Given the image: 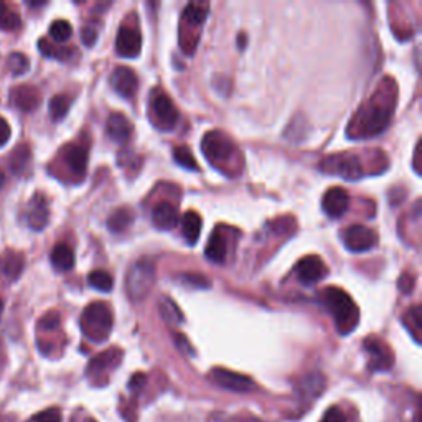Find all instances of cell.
I'll list each match as a JSON object with an SVG mask.
<instances>
[{
  "mask_svg": "<svg viewBox=\"0 0 422 422\" xmlns=\"http://www.w3.org/2000/svg\"><path fill=\"white\" fill-rule=\"evenodd\" d=\"M71 35H73V28H71L70 22L55 20L50 25V37L56 43H63L66 40H70Z\"/></svg>",
  "mask_w": 422,
  "mask_h": 422,
  "instance_id": "obj_36",
  "label": "cell"
},
{
  "mask_svg": "<svg viewBox=\"0 0 422 422\" xmlns=\"http://www.w3.org/2000/svg\"><path fill=\"white\" fill-rule=\"evenodd\" d=\"M35 422H61V412L56 407H51V409L40 412L35 417Z\"/></svg>",
  "mask_w": 422,
  "mask_h": 422,
  "instance_id": "obj_40",
  "label": "cell"
},
{
  "mask_svg": "<svg viewBox=\"0 0 422 422\" xmlns=\"http://www.w3.org/2000/svg\"><path fill=\"white\" fill-rule=\"evenodd\" d=\"M181 233L190 246H193L198 241L201 233V217L195 211H186L181 218Z\"/></svg>",
  "mask_w": 422,
  "mask_h": 422,
  "instance_id": "obj_25",
  "label": "cell"
},
{
  "mask_svg": "<svg viewBox=\"0 0 422 422\" xmlns=\"http://www.w3.org/2000/svg\"><path fill=\"white\" fill-rule=\"evenodd\" d=\"M111 86L119 96L132 99L139 89L137 75L127 66H117L111 75Z\"/></svg>",
  "mask_w": 422,
  "mask_h": 422,
  "instance_id": "obj_15",
  "label": "cell"
},
{
  "mask_svg": "<svg viewBox=\"0 0 422 422\" xmlns=\"http://www.w3.org/2000/svg\"><path fill=\"white\" fill-rule=\"evenodd\" d=\"M11 126H8V122L0 116V147H4L6 143L11 141Z\"/></svg>",
  "mask_w": 422,
  "mask_h": 422,
  "instance_id": "obj_43",
  "label": "cell"
},
{
  "mask_svg": "<svg viewBox=\"0 0 422 422\" xmlns=\"http://www.w3.org/2000/svg\"><path fill=\"white\" fill-rule=\"evenodd\" d=\"M151 119L158 131H172L179 122V111L172 99L162 91L153 93L151 99Z\"/></svg>",
  "mask_w": 422,
  "mask_h": 422,
  "instance_id": "obj_6",
  "label": "cell"
},
{
  "mask_svg": "<svg viewBox=\"0 0 422 422\" xmlns=\"http://www.w3.org/2000/svg\"><path fill=\"white\" fill-rule=\"evenodd\" d=\"M134 222V213L129 208H119L108 219V228L113 233H122L124 229H127Z\"/></svg>",
  "mask_w": 422,
  "mask_h": 422,
  "instance_id": "obj_26",
  "label": "cell"
},
{
  "mask_svg": "<svg viewBox=\"0 0 422 422\" xmlns=\"http://www.w3.org/2000/svg\"><path fill=\"white\" fill-rule=\"evenodd\" d=\"M364 350L371 357V362H369V369L371 371H386V369L392 366L395 358H392L391 350L378 338L364 340Z\"/></svg>",
  "mask_w": 422,
  "mask_h": 422,
  "instance_id": "obj_13",
  "label": "cell"
},
{
  "mask_svg": "<svg viewBox=\"0 0 422 422\" xmlns=\"http://www.w3.org/2000/svg\"><path fill=\"white\" fill-rule=\"evenodd\" d=\"M38 48H40L43 56H46V58H53V60H60V61L70 60L71 56L75 55L73 48H58V46L51 45L46 38H40V41H38Z\"/></svg>",
  "mask_w": 422,
  "mask_h": 422,
  "instance_id": "obj_29",
  "label": "cell"
},
{
  "mask_svg": "<svg viewBox=\"0 0 422 422\" xmlns=\"http://www.w3.org/2000/svg\"><path fill=\"white\" fill-rule=\"evenodd\" d=\"M153 282H155V264L152 259L142 257L134 262L126 277V289L129 299L142 302L151 294Z\"/></svg>",
  "mask_w": 422,
  "mask_h": 422,
  "instance_id": "obj_4",
  "label": "cell"
},
{
  "mask_svg": "<svg viewBox=\"0 0 422 422\" xmlns=\"http://www.w3.org/2000/svg\"><path fill=\"white\" fill-rule=\"evenodd\" d=\"M158 310H160V314L167 322L170 324H181L184 322V315H181V312L177 304L169 297H162L160 304H158Z\"/></svg>",
  "mask_w": 422,
  "mask_h": 422,
  "instance_id": "obj_32",
  "label": "cell"
},
{
  "mask_svg": "<svg viewBox=\"0 0 422 422\" xmlns=\"http://www.w3.org/2000/svg\"><path fill=\"white\" fill-rule=\"evenodd\" d=\"M142 50V33L136 25H122L117 32L116 51L124 58H136Z\"/></svg>",
  "mask_w": 422,
  "mask_h": 422,
  "instance_id": "obj_12",
  "label": "cell"
},
{
  "mask_svg": "<svg viewBox=\"0 0 422 422\" xmlns=\"http://www.w3.org/2000/svg\"><path fill=\"white\" fill-rule=\"evenodd\" d=\"M201 151L208 158L210 164L219 165L229 162L236 153V146L226 134L222 131H210L201 141Z\"/></svg>",
  "mask_w": 422,
  "mask_h": 422,
  "instance_id": "obj_5",
  "label": "cell"
},
{
  "mask_svg": "<svg viewBox=\"0 0 422 422\" xmlns=\"http://www.w3.org/2000/svg\"><path fill=\"white\" fill-rule=\"evenodd\" d=\"M81 38L86 46H93L96 40H98V27L96 25H86L81 32Z\"/></svg>",
  "mask_w": 422,
  "mask_h": 422,
  "instance_id": "obj_41",
  "label": "cell"
},
{
  "mask_svg": "<svg viewBox=\"0 0 422 422\" xmlns=\"http://www.w3.org/2000/svg\"><path fill=\"white\" fill-rule=\"evenodd\" d=\"M60 315L56 312H50V314L43 315V319L38 322V330L41 332H53V330L60 328Z\"/></svg>",
  "mask_w": 422,
  "mask_h": 422,
  "instance_id": "obj_37",
  "label": "cell"
},
{
  "mask_svg": "<svg viewBox=\"0 0 422 422\" xmlns=\"http://www.w3.org/2000/svg\"><path fill=\"white\" fill-rule=\"evenodd\" d=\"M350 206V195L342 186H333L325 191L322 198V208L330 218H342Z\"/></svg>",
  "mask_w": 422,
  "mask_h": 422,
  "instance_id": "obj_14",
  "label": "cell"
},
{
  "mask_svg": "<svg viewBox=\"0 0 422 422\" xmlns=\"http://www.w3.org/2000/svg\"><path fill=\"white\" fill-rule=\"evenodd\" d=\"M325 174L340 175L343 179L357 180L363 175L362 162L358 157L350 155V153H342V155H332L327 157L320 165Z\"/></svg>",
  "mask_w": 422,
  "mask_h": 422,
  "instance_id": "obj_7",
  "label": "cell"
},
{
  "mask_svg": "<svg viewBox=\"0 0 422 422\" xmlns=\"http://www.w3.org/2000/svg\"><path fill=\"white\" fill-rule=\"evenodd\" d=\"M210 12V6L206 2H191L185 7L184 11V18L191 25L200 27L201 23L206 20Z\"/></svg>",
  "mask_w": 422,
  "mask_h": 422,
  "instance_id": "obj_28",
  "label": "cell"
},
{
  "mask_svg": "<svg viewBox=\"0 0 422 422\" xmlns=\"http://www.w3.org/2000/svg\"><path fill=\"white\" fill-rule=\"evenodd\" d=\"M320 422H347V416L338 406H332L330 409L325 411V414Z\"/></svg>",
  "mask_w": 422,
  "mask_h": 422,
  "instance_id": "obj_39",
  "label": "cell"
},
{
  "mask_svg": "<svg viewBox=\"0 0 422 422\" xmlns=\"http://www.w3.org/2000/svg\"><path fill=\"white\" fill-rule=\"evenodd\" d=\"M210 378L213 380L215 385L223 388V390L234 392H249L256 388L251 378L244 376L241 373L229 371V369L224 368H215L213 371L210 373Z\"/></svg>",
  "mask_w": 422,
  "mask_h": 422,
  "instance_id": "obj_10",
  "label": "cell"
},
{
  "mask_svg": "<svg viewBox=\"0 0 422 422\" xmlns=\"http://www.w3.org/2000/svg\"><path fill=\"white\" fill-rule=\"evenodd\" d=\"M320 302L333 316L337 330L342 335L352 333L358 325L359 312L352 297L338 287H327L320 294Z\"/></svg>",
  "mask_w": 422,
  "mask_h": 422,
  "instance_id": "obj_2",
  "label": "cell"
},
{
  "mask_svg": "<svg viewBox=\"0 0 422 422\" xmlns=\"http://www.w3.org/2000/svg\"><path fill=\"white\" fill-rule=\"evenodd\" d=\"M121 358H122V352L117 348H111L108 350V352L99 353L98 357L91 359L86 373H88V376L91 375L98 376V375H103L106 371H111V369H114L119 363H121Z\"/></svg>",
  "mask_w": 422,
  "mask_h": 422,
  "instance_id": "obj_20",
  "label": "cell"
},
{
  "mask_svg": "<svg viewBox=\"0 0 422 422\" xmlns=\"http://www.w3.org/2000/svg\"><path fill=\"white\" fill-rule=\"evenodd\" d=\"M179 279L184 282V284L198 287V289H208V287L211 286V282L206 279L205 276L195 274V272H186V274H181Z\"/></svg>",
  "mask_w": 422,
  "mask_h": 422,
  "instance_id": "obj_38",
  "label": "cell"
},
{
  "mask_svg": "<svg viewBox=\"0 0 422 422\" xmlns=\"http://www.w3.org/2000/svg\"><path fill=\"white\" fill-rule=\"evenodd\" d=\"M84 337L94 343L109 338L114 325L113 309L106 302H93L83 310L79 320Z\"/></svg>",
  "mask_w": 422,
  "mask_h": 422,
  "instance_id": "obj_3",
  "label": "cell"
},
{
  "mask_svg": "<svg viewBox=\"0 0 422 422\" xmlns=\"http://www.w3.org/2000/svg\"><path fill=\"white\" fill-rule=\"evenodd\" d=\"M23 267H25V256L22 252L7 249L0 254V274L7 281L15 282L22 276Z\"/></svg>",
  "mask_w": 422,
  "mask_h": 422,
  "instance_id": "obj_18",
  "label": "cell"
},
{
  "mask_svg": "<svg viewBox=\"0 0 422 422\" xmlns=\"http://www.w3.org/2000/svg\"><path fill=\"white\" fill-rule=\"evenodd\" d=\"M421 305H414L412 309H409L404 314V319L402 322L407 327V330L412 333V337L417 343L421 342V330H422V320H421Z\"/></svg>",
  "mask_w": 422,
  "mask_h": 422,
  "instance_id": "obj_31",
  "label": "cell"
},
{
  "mask_svg": "<svg viewBox=\"0 0 422 422\" xmlns=\"http://www.w3.org/2000/svg\"><path fill=\"white\" fill-rule=\"evenodd\" d=\"M143 383H146V375L137 373V375H134L132 380L129 381V388H131V390H137V388H141Z\"/></svg>",
  "mask_w": 422,
  "mask_h": 422,
  "instance_id": "obj_44",
  "label": "cell"
},
{
  "mask_svg": "<svg viewBox=\"0 0 422 422\" xmlns=\"http://www.w3.org/2000/svg\"><path fill=\"white\" fill-rule=\"evenodd\" d=\"M32 160V151L27 143H20L13 148L11 157H8V169L13 175H22L25 174L28 165Z\"/></svg>",
  "mask_w": 422,
  "mask_h": 422,
  "instance_id": "obj_22",
  "label": "cell"
},
{
  "mask_svg": "<svg viewBox=\"0 0 422 422\" xmlns=\"http://www.w3.org/2000/svg\"><path fill=\"white\" fill-rule=\"evenodd\" d=\"M7 68L13 76H22L30 70V60L20 51H13L7 58Z\"/></svg>",
  "mask_w": 422,
  "mask_h": 422,
  "instance_id": "obj_34",
  "label": "cell"
},
{
  "mask_svg": "<svg viewBox=\"0 0 422 422\" xmlns=\"http://www.w3.org/2000/svg\"><path fill=\"white\" fill-rule=\"evenodd\" d=\"M106 132L111 141L117 143H126L131 139L132 126L122 113H113L106 124Z\"/></svg>",
  "mask_w": 422,
  "mask_h": 422,
  "instance_id": "obj_21",
  "label": "cell"
},
{
  "mask_svg": "<svg viewBox=\"0 0 422 422\" xmlns=\"http://www.w3.org/2000/svg\"><path fill=\"white\" fill-rule=\"evenodd\" d=\"M414 276L407 274V272H404V274L401 276L399 279V289L402 290V294H411L412 289H414Z\"/></svg>",
  "mask_w": 422,
  "mask_h": 422,
  "instance_id": "obj_42",
  "label": "cell"
},
{
  "mask_svg": "<svg viewBox=\"0 0 422 422\" xmlns=\"http://www.w3.org/2000/svg\"><path fill=\"white\" fill-rule=\"evenodd\" d=\"M28 6H30V7H41V6H45V2H28Z\"/></svg>",
  "mask_w": 422,
  "mask_h": 422,
  "instance_id": "obj_46",
  "label": "cell"
},
{
  "mask_svg": "<svg viewBox=\"0 0 422 422\" xmlns=\"http://www.w3.org/2000/svg\"><path fill=\"white\" fill-rule=\"evenodd\" d=\"M152 223L157 229L169 231V229L175 228L177 223H179V211L169 201H160V203L153 206Z\"/></svg>",
  "mask_w": 422,
  "mask_h": 422,
  "instance_id": "obj_19",
  "label": "cell"
},
{
  "mask_svg": "<svg viewBox=\"0 0 422 422\" xmlns=\"http://www.w3.org/2000/svg\"><path fill=\"white\" fill-rule=\"evenodd\" d=\"M392 113H395V94H388L385 91H378L354 114L353 122L348 127V136L353 139H366L385 131L390 126Z\"/></svg>",
  "mask_w": 422,
  "mask_h": 422,
  "instance_id": "obj_1",
  "label": "cell"
},
{
  "mask_svg": "<svg viewBox=\"0 0 422 422\" xmlns=\"http://www.w3.org/2000/svg\"><path fill=\"white\" fill-rule=\"evenodd\" d=\"M177 347L181 348V352H188L190 354H193V350H191V347L188 345V342H186L185 337H181V335H177Z\"/></svg>",
  "mask_w": 422,
  "mask_h": 422,
  "instance_id": "obj_45",
  "label": "cell"
},
{
  "mask_svg": "<svg viewBox=\"0 0 422 422\" xmlns=\"http://www.w3.org/2000/svg\"><path fill=\"white\" fill-rule=\"evenodd\" d=\"M22 25V18L7 4L0 2V30L15 32Z\"/></svg>",
  "mask_w": 422,
  "mask_h": 422,
  "instance_id": "obj_30",
  "label": "cell"
},
{
  "mask_svg": "<svg viewBox=\"0 0 422 422\" xmlns=\"http://www.w3.org/2000/svg\"><path fill=\"white\" fill-rule=\"evenodd\" d=\"M4 181H6V175H4V172H2V170H0V188H2Z\"/></svg>",
  "mask_w": 422,
  "mask_h": 422,
  "instance_id": "obj_47",
  "label": "cell"
},
{
  "mask_svg": "<svg viewBox=\"0 0 422 422\" xmlns=\"http://www.w3.org/2000/svg\"><path fill=\"white\" fill-rule=\"evenodd\" d=\"M41 96L38 93L37 88H33L30 84H22L12 89L11 93V103L15 106L17 109H20L22 113L35 111L40 104Z\"/></svg>",
  "mask_w": 422,
  "mask_h": 422,
  "instance_id": "obj_17",
  "label": "cell"
},
{
  "mask_svg": "<svg viewBox=\"0 0 422 422\" xmlns=\"http://www.w3.org/2000/svg\"><path fill=\"white\" fill-rule=\"evenodd\" d=\"M50 259H51L53 267H55L56 271L66 272V271H71L75 267V252H73V249H71L68 244H65V243L56 244V246L53 248Z\"/></svg>",
  "mask_w": 422,
  "mask_h": 422,
  "instance_id": "obj_23",
  "label": "cell"
},
{
  "mask_svg": "<svg viewBox=\"0 0 422 422\" xmlns=\"http://www.w3.org/2000/svg\"><path fill=\"white\" fill-rule=\"evenodd\" d=\"M294 272L304 286H312L316 284L327 276V266H325L324 259L320 256H315V254H310V256H305L304 259H300L297 262V266L294 267Z\"/></svg>",
  "mask_w": 422,
  "mask_h": 422,
  "instance_id": "obj_9",
  "label": "cell"
},
{
  "mask_svg": "<svg viewBox=\"0 0 422 422\" xmlns=\"http://www.w3.org/2000/svg\"><path fill=\"white\" fill-rule=\"evenodd\" d=\"M88 282L93 289L99 290V292H109V290H113V287H114L113 276L103 269H96L91 272V274L88 276Z\"/></svg>",
  "mask_w": 422,
  "mask_h": 422,
  "instance_id": "obj_33",
  "label": "cell"
},
{
  "mask_svg": "<svg viewBox=\"0 0 422 422\" xmlns=\"http://www.w3.org/2000/svg\"><path fill=\"white\" fill-rule=\"evenodd\" d=\"M343 244L352 252H366L378 244V234L375 229L363 224H353L345 229Z\"/></svg>",
  "mask_w": 422,
  "mask_h": 422,
  "instance_id": "obj_8",
  "label": "cell"
},
{
  "mask_svg": "<svg viewBox=\"0 0 422 422\" xmlns=\"http://www.w3.org/2000/svg\"><path fill=\"white\" fill-rule=\"evenodd\" d=\"M50 222V210L45 195L35 193L32 196L27 208V223L33 231H41Z\"/></svg>",
  "mask_w": 422,
  "mask_h": 422,
  "instance_id": "obj_16",
  "label": "cell"
},
{
  "mask_svg": "<svg viewBox=\"0 0 422 422\" xmlns=\"http://www.w3.org/2000/svg\"><path fill=\"white\" fill-rule=\"evenodd\" d=\"M174 158H175L177 164H179L180 167H184L185 170H193V172H198L200 170V167H198V164H196V160H195V155H193V153H191V151H190L188 147H185V146L175 147Z\"/></svg>",
  "mask_w": 422,
  "mask_h": 422,
  "instance_id": "obj_35",
  "label": "cell"
},
{
  "mask_svg": "<svg viewBox=\"0 0 422 422\" xmlns=\"http://www.w3.org/2000/svg\"><path fill=\"white\" fill-rule=\"evenodd\" d=\"M71 101H73L71 99V96H66V94L53 96L50 99V104H48V111H50L51 121L58 122L66 116V114H68Z\"/></svg>",
  "mask_w": 422,
  "mask_h": 422,
  "instance_id": "obj_27",
  "label": "cell"
},
{
  "mask_svg": "<svg viewBox=\"0 0 422 422\" xmlns=\"http://www.w3.org/2000/svg\"><path fill=\"white\" fill-rule=\"evenodd\" d=\"M2 312H4V302L0 299V315H2Z\"/></svg>",
  "mask_w": 422,
  "mask_h": 422,
  "instance_id": "obj_48",
  "label": "cell"
},
{
  "mask_svg": "<svg viewBox=\"0 0 422 422\" xmlns=\"http://www.w3.org/2000/svg\"><path fill=\"white\" fill-rule=\"evenodd\" d=\"M88 146L84 143H68L61 151V158H63L66 169L78 180H83L88 169Z\"/></svg>",
  "mask_w": 422,
  "mask_h": 422,
  "instance_id": "obj_11",
  "label": "cell"
},
{
  "mask_svg": "<svg viewBox=\"0 0 422 422\" xmlns=\"http://www.w3.org/2000/svg\"><path fill=\"white\" fill-rule=\"evenodd\" d=\"M205 256L208 261L215 264L224 262V259H226V241H224V236L219 234V231H215L210 236L205 248Z\"/></svg>",
  "mask_w": 422,
  "mask_h": 422,
  "instance_id": "obj_24",
  "label": "cell"
}]
</instances>
